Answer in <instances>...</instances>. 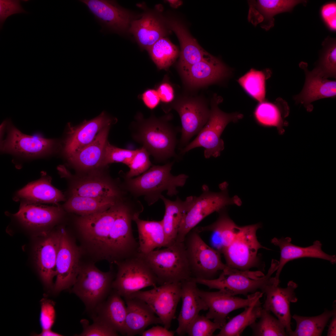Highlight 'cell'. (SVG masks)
Segmentation results:
<instances>
[{
    "mask_svg": "<svg viewBox=\"0 0 336 336\" xmlns=\"http://www.w3.org/2000/svg\"><path fill=\"white\" fill-rule=\"evenodd\" d=\"M217 220L208 226L198 227L194 229L199 233L209 231L212 232L211 241L215 249L221 254L233 242L240 226L237 225L228 215L226 208L218 212Z\"/></svg>",
    "mask_w": 336,
    "mask_h": 336,
    "instance_id": "cell-31",
    "label": "cell"
},
{
    "mask_svg": "<svg viewBox=\"0 0 336 336\" xmlns=\"http://www.w3.org/2000/svg\"><path fill=\"white\" fill-rule=\"evenodd\" d=\"M227 184H221V191L213 192L203 185L202 193L198 197L194 196L193 201L184 215L180 225L176 241L183 242L188 234L206 217L213 212H218L232 204L239 206L241 201L237 197L230 198L228 195Z\"/></svg>",
    "mask_w": 336,
    "mask_h": 336,
    "instance_id": "cell-5",
    "label": "cell"
},
{
    "mask_svg": "<svg viewBox=\"0 0 336 336\" xmlns=\"http://www.w3.org/2000/svg\"><path fill=\"white\" fill-rule=\"evenodd\" d=\"M221 325L206 316L198 315L189 326L186 334L190 336H211Z\"/></svg>",
    "mask_w": 336,
    "mask_h": 336,
    "instance_id": "cell-48",
    "label": "cell"
},
{
    "mask_svg": "<svg viewBox=\"0 0 336 336\" xmlns=\"http://www.w3.org/2000/svg\"><path fill=\"white\" fill-rule=\"evenodd\" d=\"M141 99L144 105L151 110L155 108L160 100L157 91L153 89H149L144 91L141 95Z\"/></svg>",
    "mask_w": 336,
    "mask_h": 336,
    "instance_id": "cell-53",
    "label": "cell"
},
{
    "mask_svg": "<svg viewBox=\"0 0 336 336\" xmlns=\"http://www.w3.org/2000/svg\"><path fill=\"white\" fill-rule=\"evenodd\" d=\"M60 239V230L45 237L36 245L35 256L38 270L45 287L53 288L56 275V261Z\"/></svg>",
    "mask_w": 336,
    "mask_h": 336,
    "instance_id": "cell-22",
    "label": "cell"
},
{
    "mask_svg": "<svg viewBox=\"0 0 336 336\" xmlns=\"http://www.w3.org/2000/svg\"><path fill=\"white\" fill-rule=\"evenodd\" d=\"M93 323L89 324L86 320H82L81 323L83 329L78 336H115L118 335V332L107 324L96 317H93Z\"/></svg>",
    "mask_w": 336,
    "mask_h": 336,
    "instance_id": "cell-49",
    "label": "cell"
},
{
    "mask_svg": "<svg viewBox=\"0 0 336 336\" xmlns=\"http://www.w3.org/2000/svg\"><path fill=\"white\" fill-rule=\"evenodd\" d=\"M270 312L262 308L259 320L250 326L255 336H288L285 326Z\"/></svg>",
    "mask_w": 336,
    "mask_h": 336,
    "instance_id": "cell-44",
    "label": "cell"
},
{
    "mask_svg": "<svg viewBox=\"0 0 336 336\" xmlns=\"http://www.w3.org/2000/svg\"><path fill=\"white\" fill-rule=\"evenodd\" d=\"M160 100L162 102L167 103L171 102L174 98V91L171 86L165 82L161 84L156 90Z\"/></svg>",
    "mask_w": 336,
    "mask_h": 336,
    "instance_id": "cell-54",
    "label": "cell"
},
{
    "mask_svg": "<svg viewBox=\"0 0 336 336\" xmlns=\"http://www.w3.org/2000/svg\"><path fill=\"white\" fill-rule=\"evenodd\" d=\"M39 336H59L62 335L52 331L51 329L42 330L41 332L38 334Z\"/></svg>",
    "mask_w": 336,
    "mask_h": 336,
    "instance_id": "cell-57",
    "label": "cell"
},
{
    "mask_svg": "<svg viewBox=\"0 0 336 336\" xmlns=\"http://www.w3.org/2000/svg\"><path fill=\"white\" fill-rule=\"evenodd\" d=\"M174 108L178 112L181 119V143L185 144L198 133L206 124L210 111L203 104L194 100L178 103L174 106Z\"/></svg>",
    "mask_w": 336,
    "mask_h": 336,
    "instance_id": "cell-25",
    "label": "cell"
},
{
    "mask_svg": "<svg viewBox=\"0 0 336 336\" xmlns=\"http://www.w3.org/2000/svg\"><path fill=\"white\" fill-rule=\"evenodd\" d=\"M200 296L208 308L206 316L222 327L226 323V317L229 313L237 309L245 308L250 305L256 300L261 298L263 293L257 291L247 295L246 299L231 296L221 291L209 292L198 289Z\"/></svg>",
    "mask_w": 336,
    "mask_h": 336,
    "instance_id": "cell-16",
    "label": "cell"
},
{
    "mask_svg": "<svg viewBox=\"0 0 336 336\" xmlns=\"http://www.w3.org/2000/svg\"><path fill=\"white\" fill-rule=\"evenodd\" d=\"M101 27V33L111 32L119 35L128 31L134 20L131 13L114 1L81 0Z\"/></svg>",
    "mask_w": 336,
    "mask_h": 336,
    "instance_id": "cell-15",
    "label": "cell"
},
{
    "mask_svg": "<svg viewBox=\"0 0 336 336\" xmlns=\"http://www.w3.org/2000/svg\"><path fill=\"white\" fill-rule=\"evenodd\" d=\"M288 109L280 107L273 103L263 102L258 105L254 111V117L259 124L265 127H275L280 134L284 131L283 119L288 114Z\"/></svg>",
    "mask_w": 336,
    "mask_h": 336,
    "instance_id": "cell-41",
    "label": "cell"
},
{
    "mask_svg": "<svg viewBox=\"0 0 336 336\" xmlns=\"http://www.w3.org/2000/svg\"><path fill=\"white\" fill-rule=\"evenodd\" d=\"M249 21L255 26L268 30L274 25V16L281 13L290 12L300 3L306 2L295 0H257L248 1Z\"/></svg>",
    "mask_w": 336,
    "mask_h": 336,
    "instance_id": "cell-21",
    "label": "cell"
},
{
    "mask_svg": "<svg viewBox=\"0 0 336 336\" xmlns=\"http://www.w3.org/2000/svg\"><path fill=\"white\" fill-rule=\"evenodd\" d=\"M121 297L114 290L107 301L104 303L102 302L95 309L98 315L95 316L118 332L126 335L125 324L126 306Z\"/></svg>",
    "mask_w": 336,
    "mask_h": 336,
    "instance_id": "cell-35",
    "label": "cell"
},
{
    "mask_svg": "<svg viewBox=\"0 0 336 336\" xmlns=\"http://www.w3.org/2000/svg\"><path fill=\"white\" fill-rule=\"evenodd\" d=\"M274 245L280 250V258L275 276V282L279 283V276L281 272L287 262L292 260L304 258H318L326 260L332 264L336 263L335 255L326 254L322 249V244L318 240L315 241L312 245L306 247L296 245L292 243L290 237H274L271 240Z\"/></svg>",
    "mask_w": 336,
    "mask_h": 336,
    "instance_id": "cell-19",
    "label": "cell"
},
{
    "mask_svg": "<svg viewBox=\"0 0 336 336\" xmlns=\"http://www.w3.org/2000/svg\"><path fill=\"white\" fill-rule=\"evenodd\" d=\"M333 309L325 310L321 314L312 317L300 316L294 314L292 318L296 323V328L292 331L290 336H320L329 320L336 312V301L333 304Z\"/></svg>",
    "mask_w": 336,
    "mask_h": 336,
    "instance_id": "cell-39",
    "label": "cell"
},
{
    "mask_svg": "<svg viewBox=\"0 0 336 336\" xmlns=\"http://www.w3.org/2000/svg\"><path fill=\"white\" fill-rule=\"evenodd\" d=\"M116 200L72 195L64 207L69 212L84 216L105 211L114 205Z\"/></svg>",
    "mask_w": 336,
    "mask_h": 336,
    "instance_id": "cell-40",
    "label": "cell"
},
{
    "mask_svg": "<svg viewBox=\"0 0 336 336\" xmlns=\"http://www.w3.org/2000/svg\"><path fill=\"white\" fill-rule=\"evenodd\" d=\"M151 58L160 69H166L173 63L178 55L176 47L162 37L147 50Z\"/></svg>",
    "mask_w": 336,
    "mask_h": 336,
    "instance_id": "cell-42",
    "label": "cell"
},
{
    "mask_svg": "<svg viewBox=\"0 0 336 336\" xmlns=\"http://www.w3.org/2000/svg\"><path fill=\"white\" fill-rule=\"evenodd\" d=\"M71 191L73 195L114 200L119 198L121 194L110 181L97 178L81 181L73 186Z\"/></svg>",
    "mask_w": 336,
    "mask_h": 336,
    "instance_id": "cell-37",
    "label": "cell"
},
{
    "mask_svg": "<svg viewBox=\"0 0 336 336\" xmlns=\"http://www.w3.org/2000/svg\"><path fill=\"white\" fill-rule=\"evenodd\" d=\"M300 67L306 75L305 85L301 93L294 97L297 102L303 104L307 110L312 109L311 103L317 100L328 97H335L336 95V82L324 78L314 69L310 71L307 64L301 62Z\"/></svg>",
    "mask_w": 336,
    "mask_h": 336,
    "instance_id": "cell-20",
    "label": "cell"
},
{
    "mask_svg": "<svg viewBox=\"0 0 336 336\" xmlns=\"http://www.w3.org/2000/svg\"><path fill=\"white\" fill-rule=\"evenodd\" d=\"M126 314L125 328L126 335L128 336L141 335L149 326L161 324L162 322L146 302L137 298H125Z\"/></svg>",
    "mask_w": 336,
    "mask_h": 336,
    "instance_id": "cell-27",
    "label": "cell"
},
{
    "mask_svg": "<svg viewBox=\"0 0 336 336\" xmlns=\"http://www.w3.org/2000/svg\"><path fill=\"white\" fill-rule=\"evenodd\" d=\"M181 71L187 83L194 87L219 81L227 77L230 72L224 64L210 54Z\"/></svg>",
    "mask_w": 336,
    "mask_h": 336,
    "instance_id": "cell-23",
    "label": "cell"
},
{
    "mask_svg": "<svg viewBox=\"0 0 336 336\" xmlns=\"http://www.w3.org/2000/svg\"><path fill=\"white\" fill-rule=\"evenodd\" d=\"M278 261L272 260L268 273L265 275L261 271H241L227 266L222 271L217 278L205 279L194 278L197 283L207 286L209 289H216L231 296L242 294L247 295L261 290L272 281V275L276 271Z\"/></svg>",
    "mask_w": 336,
    "mask_h": 336,
    "instance_id": "cell-4",
    "label": "cell"
},
{
    "mask_svg": "<svg viewBox=\"0 0 336 336\" xmlns=\"http://www.w3.org/2000/svg\"><path fill=\"white\" fill-rule=\"evenodd\" d=\"M175 333V331H170L165 327L157 325L145 330L141 335L142 336H173Z\"/></svg>",
    "mask_w": 336,
    "mask_h": 336,
    "instance_id": "cell-55",
    "label": "cell"
},
{
    "mask_svg": "<svg viewBox=\"0 0 336 336\" xmlns=\"http://www.w3.org/2000/svg\"><path fill=\"white\" fill-rule=\"evenodd\" d=\"M131 203H118L117 214L110 231L105 259L111 264L133 257L138 252V243L132 231V221L134 213L143 209L134 210Z\"/></svg>",
    "mask_w": 336,
    "mask_h": 336,
    "instance_id": "cell-6",
    "label": "cell"
},
{
    "mask_svg": "<svg viewBox=\"0 0 336 336\" xmlns=\"http://www.w3.org/2000/svg\"><path fill=\"white\" fill-rule=\"evenodd\" d=\"M181 293V282H175L165 283L147 291L140 290L128 297L146 302L161 319L164 327L169 329L175 317Z\"/></svg>",
    "mask_w": 336,
    "mask_h": 336,
    "instance_id": "cell-13",
    "label": "cell"
},
{
    "mask_svg": "<svg viewBox=\"0 0 336 336\" xmlns=\"http://www.w3.org/2000/svg\"><path fill=\"white\" fill-rule=\"evenodd\" d=\"M275 278L264 286L261 291L265 295L263 308L272 312L283 324L288 336L292 331L291 328L290 305L297 302L295 292L297 285L290 281L285 288L281 287L274 283Z\"/></svg>",
    "mask_w": 336,
    "mask_h": 336,
    "instance_id": "cell-17",
    "label": "cell"
},
{
    "mask_svg": "<svg viewBox=\"0 0 336 336\" xmlns=\"http://www.w3.org/2000/svg\"><path fill=\"white\" fill-rule=\"evenodd\" d=\"M260 298L245 308L240 314L232 318L221 327L217 336H239L245 329L256 322L263 308Z\"/></svg>",
    "mask_w": 336,
    "mask_h": 336,
    "instance_id": "cell-38",
    "label": "cell"
},
{
    "mask_svg": "<svg viewBox=\"0 0 336 336\" xmlns=\"http://www.w3.org/2000/svg\"><path fill=\"white\" fill-rule=\"evenodd\" d=\"M243 117L237 113H225L218 107L217 103L212 105L209 119L195 139L181 150L184 153L193 148L202 147L205 148L204 156L206 158L217 157L224 149V143L221 135L227 124L236 122Z\"/></svg>",
    "mask_w": 336,
    "mask_h": 336,
    "instance_id": "cell-11",
    "label": "cell"
},
{
    "mask_svg": "<svg viewBox=\"0 0 336 336\" xmlns=\"http://www.w3.org/2000/svg\"><path fill=\"white\" fill-rule=\"evenodd\" d=\"M173 162L163 166L153 165L134 178L125 179V188L134 197H143L149 205L160 198L162 193L167 191L170 196L178 193L177 188L185 184L188 176L184 174L174 176L170 173Z\"/></svg>",
    "mask_w": 336,
    "mask_h": 336,
    "instance_id": "cell-1",
    "label": "cell"
},
{
    "mask_svg": "<svg viewBox=\"0 0 336 336\" xmlns=\"http://www.w3.org/2000/svg\"><path fill=\"white\" fill-rule=\"evenodd\" d=\"M268 70L258 71L252 68L238 80L245 91L260 103L265 100L266 73Z\"/></svg>",
    "mask_w": 336,
    "mask_h": 336,
    "instance_id": "cell-43",
    "label": "cell"
},
{
    "mask_svg": "<svg viewBox=\"0 0 336 336\" xmlns=\"http://www.w3.org/2000/svg\"><path fill=\"white\" fill-rule=\"evenodd\" d=\"M114 278L112 266L104 272L93 264L81 265L72 291L88 309H95L110 292Z\"/></svg>",
    "mask_w": 336,
    "mask_h": 336,
    "instance_id": "cell-8",
    "label": "cell"
},
{
    "mask_svg": "<svg viewBox=\"0 0 336 336\" xmlns=\"http://www.w3.org/2000/svg\"><path fill=\"white\" fill-rule=\"evenodd\" d=\"M137 124L132 135L157 161H165L175 155V131L164 119L152 116L144 119L137 116Z\"/></svg>",
    "mask_w": 336,
    "mask_h": 336,
    "instance_id": "cell-3",
    "label": "cell"
},
{
    "mask_svg": "<svg viewBox=\"0 0 336 336\" xmlns=\"http://www.w3.org/2000/svg\"><path fill=\"white\" fill-rule=\"evenodd\" d=\"M194 196L187 197L182 201L178 197L174 201H171L163 195L160 199L165 206V212L161 220L166 237L168 246L176 241L178 230L182 220L190 207Z\"/></svg>",
    "mask_w": 336,
    "mask_h": 336,
    "instance_id": "cell-33",
    "label": "cell"
},
{
    "mask_svg": "<svg viewBox=\"0 0 336 336\" xmlns=\"http://www.w3.org/2000/svg\"><path fill=\"white\" fill-rule=\"evenodd\" d=\"M22 13L27 12L22 7L20 0H0V29H2L8 17L14 14Z\"/></svg>",
    "mask_w": 336,
    "mask_h": 336,
    "instance_id": "cell-51",
    "label": "cell"
},
{
    "mask_svg": "<svg viewBox=\"0 0 336 336\" xmlns=\"http://www.w3.org/2000/svg\"><path fill=\"white\" fill-rule=\"evenodd\" d=\"M135 154L128 166L129 170L125 178H132L143 173L152 166L149 152L144 147L136 150Z\"/></svg>",
    "mask_w": 336,
    "mask_h": 336,
    "instance_id": "cell-47",
    "label": "cell"
},
{
    "mask_svg": "<svg viewBox=\"0 0 336 336\" xmlns=\"http://www.w3.org/2000/svg\"><path fill=\"white\" fill-rule=\"evenodd\" d=\"M114 264L117 271L112 288L124 298L142 289L158 284L153 272L139 253Z\"/></svg>",
    "mask_w": 336,
    "mask_h": 336,
    "instance_id": "cell-7",
    "label": "cell"
},
{
    "mask_svg": "<svg viewBox=\"0 0 336 336\" xmlns=\"http://www.w3.org/2000/svg\"><path fill=\"white\" fill-rule=\"evenodd\" d=\"M323 48L318 64L314 68L327 79L335 77L336 75V42L328 37L323 42Z\"/></svg>",
    "mask_w": 336,
    "mask_h": 336,
    "instance_id": "cell-45",
    "label": "cell"
},
{
    "mask_svg": "<svg viewBox=\"0 0 336 336\" xmlns=\"http://www.w3.org/2000/svg\"><path fill=\"white\" fill-rule=\"evenodd\" d=\"M114 122L113 119L103 112L95 118L86 121L78 127L71 129L64 147L67 158L91 143L102 129L110 126Z\"/></svg>",
    "mask_w": 336,
    "mask_h": 336,
    "instance_id": "cell-24",
    "label": "cell"
},
{
    "mask_svg": "<svg viewBox=\"0 0 336 336\" xmlns=\"http://www.w3.org/2000/svg\"><path fill=\"white\" fill-rule=\"evenodd\" d=\"M136 150L119 148L108 142L105 149L101 166L115 162L122 163L128 166Z\"/></svg>",
    "mask_w": 336,
    "mask_h": 336,
    "instance_id": "cell-46",
    "label": "cell"
},
{
    "mask_svg": "<svg viewBox=\"0 0 336 336\" xmlns=\"http://www.w3.org/2000/svg\"><path fill=\"white\" fill-rule=\"evenodd\" d=\"M60 239L56 261V279L54 292H59L74 284L81 264L78 247L63 229L60 230Z\"/></svg>",
    "mask_w": 336,
    "mask_h": 336,
    "instance_id": "cell-14",
    "label": "cell"
},
{
    "mask_svg": "<svg viewBox=\"0 0 336 336\" xmlns=\"http://www.w3.org/2000/svg\"><path fill=\"white\" fill-rule=\"evenodd\" d=\"M7 136L2 142V150L28 157L51 153L55 142L53 139L25 135L10 124Z\"/></svg>",
    "mask_w": 336,
    "mask_h": 336,
    "instance_id": "cell-18",
    "label": "cell"
},
{
    "mask_svg": "<svg viewBox=\"0 0 336 336\" xmlns=\"http://www.w3.org/2000/svg\"><path fill=\"white\" fill-rule=\"evenodd\" d=\"M129 32L142 48L148 50L156 41L164 37L165 31L162 23L154 13L144 14L131 22Z\"/></svg>",
    "mask_w": 336,
    "mask_h": 336,
    "instance_id": "cell-32",
    "label": "cell"
},
{
    "mask_svg": "<svg viewBox=\"0 0 336 336\" xmlns=\"http://www.w3.org/2000/svg\"><path fill=\"white\" fill-rule=\"evenodd\" d=\"M110 126L102 129L94 140L81 150L68 157L73 165L83 170L101 167L103 154Z\"/></svg>",
    "mask_w": 336,
    "mask_h": 336,
    "instance_id": "cell-30",
    "label": "cell"
},
{
    "mask_svg": "<svg viewBox=\"0 0 336 336\" xmlns=\"http://www.w3.org/2000/svg\"><path fill=\"white\" fill-rule=\"evenodd\" d=\"M181 283L182 305L177 320L178 327L175 333L182 336L186 334L189 326L202 310L208 308L198 292L197 283L193 278Z\"/></svg>",
    "mask_w": 336,
    "mask_h": 336,
    "instance_id": "cell-26",
    "label": "cell"
},
{
    "mask_svg": "<svg viewBox=\"0 0 336 336\" xmlns=\"http://www.w3.org/2000/svg\"><path fill=\"white\" fill-rule=\"evenodd\" d=\"M118 203L107 210L81 216L77 225L82 236L91 250L105 259L110 234L117 214Z\"/></svg>",
    "mask_w": 336,
    "mask_h": 336,
    "instance_id": "cell-12",
    "label": "cell"
},
{
    "mask_svg": "<svg viewBox=\"0 0 336 336\" xmlns=\"http://www.w3.org/2000/svg\"><path fill=\"white\" fill-rule=\"evenodd\" d=\"M170 29L176 34L181 46L179 65L181 71L207 57L210 54L199 45L190 35L186 29L179 21H168Z\"/></svg>",
    "mask_w": 336,
    "mask_h": 336,
    "instance_id": "cell-34",
    "label": "cell"
},
{
    "mask_svg": "<svg viewBox=\"0 0 336 336\" xmlns=\"http://www.w3.org/2000/svg\"><path fill=\"white\" fill-rule=\"evenodd\" d=\"M327 331V336H336V312L332 316Z\"/></svg>",
    "mask_w": 336,
    "mask_h": 336,
    "instance_id": "cell-56",
    "label": "cell"
},
{
    "mask_svg": "<svg viewBox=\"0 0 336 336\" xmlns=\"http://www.w3.org/2000/svg\"><path fill=\"white\" fill-rule=\"evenodd\" d=\"M17 195L20 198L32 203H56L64 201L62 192L53 186L48 177H43L40 180L27 184L19 190Z\"/></svg>",
    "mask_w": 336,
    "mask_h": 336,
    "instance_id": "cell-36",
    "label": "cell"
},
{
    "mask_svg": "<svg viewBox=\"0 0 336 336\" xmlns=\"http://www.w3.org/2000/svg\"><path fill=\"white\" fill-rule=\"evenodd\" d=\"M139 254L153 272L159 285L192 278L184 242L175 241L164 249Z\"/></svg>",
    "mask_w": 336,
    "mask_h": 336,
    "instance_id": "cell-2",
    "label": "cell"
},
{
    "mask_svg": "<svg viewBox=\"0 0 336 336\" xmlns=\"http://www.w3.org/2000/svg\"><path fill=\"white\" fill-rule=\"evenodd\" d=\"M167 2L171 7L175 8L177 7L181 4V2L179 0H168Z\"/></svg>",
    "mask_w": 336,
    "mask_h": 336,
    "instance_id": "cell-58",
    "label": "cell"
},
{
    "mask_svg": "<svg viewBox=\"0 0 336 336\" xmlns=\"http://www.w3.org/2000/svg\"><path fill=\"white\" fill-rule=\"evenodd\" d=\"M184 242L192 278L213 279L226 267L221 253L206 244L195 229L188 234Z\"/></svg>",
    "mask_w": 336,
    "mask_h": 336,
    "instance_id": "cell-9",
    "label": "cell"
},
{
    "mask_svg": "<svg viewBox=\"0 0 336 336\" xmlns=\"http://www.w3.org/2000/svg\"><path fill=\"white\" fill-rule=\"evenodd\" d=\"M40 321L42 330L51 329L54 323L55 311L52 301L45 298L40 301Z\"/></svg>",
    "mask_w": 336,
    "mask_h": 336,
    "instance_id": "cell-50",
    "label": "cell"
},
{
    "mask_svg": "<svg viewBox=\"0 0 336 336\" xmlns=\"http://www.w3.org/2000/svg\"><path fill=\"white\" fill-rule=\"evenodd\" d=\"M261 227L260 223L240 226L235 240L222 253L227 266L241 271L260 268L258 251L261 248L268 249L257 238V231Z\"/></svg>",
    "mask_w": 336,
    "mask_h": 336,
    "instance_id": "cell-10",
    "label": "cell"
},
{
    "mask_svg": "<svg viewBox=\"0 0 336 336\" xmlns=\"http://www.w3.org/2000/svg\"><path fill=\"white\" fill-rule=\"evenodd\" d=\"M322 18L325 24L331 30H336V4L335 2L326 3L320 10Z\"/></svg>",
    "mask_w": 336,
    "mask_h": 336,
    "instance_id": "cell-52",
    "label": "cell"
},
{
    "mask_svg": "<svg viewBox=\"0 0 336 336\" xmlns=\"http://www.w3.org/2000/svg\"><path fill=\"white\" fill-rule=\"evenodd\" d=\"M62 215L58 207L39 206L29 203L22 204L14 216L28 228L43 229L55 223Z\"/></svg>",
    "mask_w": 336,
    "mask_h": 336,
    "instance_id": "cell-28",
    "label": "cell"
},
{
    "mask_svg": "<svg viewBox=\"0 0 336 336\" xmlns=\"http://www.w3.org/2000/svg\"><path fill=\"white\" fill-rule=\"evenodd\" d=\"M141 212L134 214L133 220L138 228L139 241L138 252L146 254L156 248L168 246L166 237L161 220L147 221L140 218Z\"/></svg>",
    "mask_w": 336,
    "mask_h": 336,
    "instance_id": "cell-29",
    "label": "cell"
}]
</instances>
